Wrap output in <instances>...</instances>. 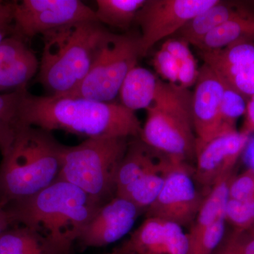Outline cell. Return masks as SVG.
<instances>
[{
    "instance_id": "22",
    "label": "cell",
    "mask_w": 254,
    "mask_h": 254,
    "mask_svg": "<svg viewBox=\"0 0 254 254\" xmlns=\"http://www.w3.org/2000/svg\"><path fill=\"white\" fill-rule=\"evenodd\" d=\"M181 163L187 162L175 159L173 163L165 168L144 174L119 191L116 196L129 200L136 205L142 213H145L158 197L169 174Z\"/></svg>"
},
{
    "instance_id": "10",
    "label": "cell",
    "mask_w": 254,
    "mask_h": 254,
    "mask_svg": "<svg viewBox=\"0 0 254 254\" xmlns=\"http://www.w3.org/2000/svg\"><path fill=\"white\" fill-rule=\"evenodd\" d=\"M190 163L177 165L169 174L156 199L145 212L146 218H156L190 227L194 222L205 195L197 190Z\"/></svg>"
},
{
    "instance_id": "39",
    "label": "cell",
    "mask_w": 254,
    "mask_h": 254,
    "mask_svg": "<svg viewBox=\"0 0 254 254\" xmlns=\"http://www.w3.org/2000/svg\"><path fill=\"white\" fill-rule=\"evenodd\" d=\"M14 34V26H0V43L6 37Z\"/></svg>"
},
{
    "instance_id": "31",
    "label": "cell",
    "mask_w": 254,
    "mask_h": 254,
    "mask_svg": "<svg viewBox=\"0 0 254 254\" xmlns=\"http://www.w3.org/2000/svg\"><path fill=\"white\" fill-rule=\"evenodd\" d=\"M156 72L168 83L179 85L178 64L173 55L161 46L153 59Z\"/></svg>"
},
{
    "instance_id": "26",
    "label": "cell",
    "mask_w": 254,
    "mask_h": 254,
    "mask_svg": "<svg viewBox=\"0 0 254 254\" xmlns=\"http://www.w3.org/2000/svg\"><path fill=\"white\" fill-rule=\"evenodd\" d=\"M162 47L176 60L179 67V86L189 89L195 85L199 75V68L190 51V44L177 37L168 38L164 42Z\"/></svg>"
},
{
    "instance_id": "37",
    "label": "cell",
    "mask_w": 254,
    "mask_h": 254,
    "mask_svg": "<svg viewBox=\"0 0 254 254\" xmlns=\"http://www.w3.org/2000/svg\"><path fill=\"white\" fill-rule=\"evenodd\" d=\"M10 225H11V223H10L7 214L5 211L4 208L0 205V236L8 228H9Z\"/></svg>"
},
{
    "instance_id": "12",
    "label": "cell",
    "mask_w": 254,
    "mask_h": 254,
    "mask_svg": "<svg viewBox=\"0 0 254 254\" xmlns=\"http://www.w3.org/2000/svg\"><path fill=\"white\" fill-rule=\"evenodd\" d=\"M250 136L236 131L214 138L196 150L194 180L210 191L217 183L235 172Z\"/></svg>"
},
{
    "instance_id": "23",
    "label": "cell",
    "mask_w": 254,
    "mask_h": 254,
    "mask_svg": "<svg viewBox=\"0 0 254 254\" xmlns=\"http://www.w3.org/2000/svg\"><path fill=\"white\" fill-rule=\"evenodd\" d=\"M147 0H97V21L114 28L127 30L134 22Z\"/></svg>"
},
{
    "instance_id": "35",
    "label": "cell",
    "mask_w": 254,
    "mask_h": 254,
    "mask_svg": "<svg viewBox=\"0 0 254 254\" xmlns=\"http://www.w3.org/2000/svg\"><path fill=\"white\" fill-rule=\"evenodd\" d=\"M14 2L0 1V26H13Z\"/></svg>"
},
{
    "instance_id": "40",
    "label": "cell",
    "mask_w": 254,
    "mask_h": 254,
    "mask_svg": "<svg viewBox=\"0 0 254 254\" xmlns=\"http://www.w3.org/2000/svg\"><path fill=\"white\" fill-rule=\"evenodd\" d=\"M227 242L230 246L231 248L232 254H239L238 250H237L236 245H235V240H234L233 237H232V234L227 238Z\"/></svg>"
},
{
    "instance_id": "33",
    "label": "cell",
    "mask_w": 254,
    "mask_h": 254,
    "mask_svg": "<svg viewBox=\"0 0 254 254\" xmlns=\"http://www.w3.org/2000/svg\"><path fill=\"white\" fill-rule=\"evenodd\" d=\"M240 254H254V238L247 232L235 230L232 233Z\"/></svg>"
},
{
    "instance_id": "19",
    "label": "cell",
    "mask_w": 254,
    "mask_h": 254,
    "mask_svg": "<svg viewBox=\"0 0 254 254\" xmlns=\"http://www.w3.org/2000/svg\"><path fill=\"white\" fill-rule=\"evenodd\" d=\"M159 78L147 68L135 66L124 80L119 95L127 109L146 110L153 103Z\"/></svg>"
},
{
    "instance_id": "30",
    "label": "cell",
    "mask_w": 254,
    "mask_h": 254,
    "mask_svg": "<svg viewBox=\"0 0 254 254\" xmlns=\"http://www.w3.org/2000/svg\"><path fill=\"white\" fill-rule=\"evenodd\" d=\"M229 198L240 201L254 200V170L248 168L235 175L229 187Z\"/></svg>"
},
{
    "instance_id": "16",
    "label": "cell",
    "mask_w": 254,
    "mask_h": 254,
    "mask_svg": "<svg viewBox=\"0 0 254 254\" xmlns=\"http://www.w3.org/2000/svg\"><path fill=\"white\" fill-rule=\"evenodd\" d=\"M176 158L151 148L140 137L133 138L119 168L116 194L142 175L165 168Z\"/></svg>"
},
{
    "instance_id": "17",
    "label": "cell",
    "mask_w": 254,
    "mask_h": 254,
    "mask_svg": "<svg viewBox=\"0 0 254 254\" xmlns=\"http://www.w3.org/2000/svg\"><path fill=\"white\" fill-rule=\"evenodd\" d=\"M248 11L245 7L219 1L189 21L177 32L178 38L195 46L202 38L222 23Z\"/></svg>"
},
{
    "instance_id": "5",
    "label": "cell",
    "mask_w": 254,
    "mask_h": 254,
    "mask_svg": "<svg viewBox=\"0 0 254 254\" xmlns=\"http://www.w3.org/2000/svg\"><path fill=\"white\" fill-rule=\"evenodd\" d=\"M193 93L159 78L153 103L140 138L161 153L187 163L196 158V137L192 116Z\"/></svg>"
},
{
    "instance_id": "29",
    "label": "cell",
    "mask_w": 254,
    "mask_h": 254,
    "mask_svg": "<svg viewBox=\"0 0 254 254\" xmlns=\"http://www.w3.org/2000/svg\"><path fill=\"white\" fill-rule=\"evenodd\" d=\"M225 220L235 227V230L247 231L254 224V200L240 201L229 198Z\"/></svg>"
},
{
    "instance_id": "18",
    "label": "cell",
    "mask_w": 254,
    "mask_h": 254,
    "mask_svg": "<svg viewBox=\"0 0 254 254\" xmlns=\"http://www.w3.org/2000/svg\"><path fill=\"white\" fill-rule=\"evenodd\" d=\"M200 56L205 64L227 81L254 63V41L239 42L222 49L200 52Z\"/></svg>"
},
{
    "instance_id": "28",
    "label": "cell",
    "mask_w": 254,
    "mask_h": 254,
    "mask_svg": "<svg viewBox=\"0 0 254 254\" xmlns=\"http://www.w3.org/2000/svg\"><path fill=\"white\" fill-rule=\"evenodd\" d=\"M225 218L220 219L193 242L190 244L188 254H213L224 240Z\"/></svg>"
},
{
    "instance_id": "20",
    "label": "cell",
    "mask_w": 254,
    "mask_h": 254,
    "mask_svg": "<svg viewBox=\"0 0 254 254\" xmlns=\"http://www.w3.org/2000/svg\"><path fill=\"white\" fill-rule=\"evenodd\" d=\"M248 41H254V13L250 10L215 28L195 47L200 52H209Z\"/></svg>"
},
{
    "instance_id": "27",
    "label": "cell",
    "mask_w": 254,
    "mask_h": 254,
    "mask_svg": "<svg viewBox=\"0 0 254 254\" xmlns=\"http://www.w3.org/2000/svg\"><path fill=\"white\" fill-rule=\"evenodd\" d=\"M247 101L248 100L243 95L225 81V88L220 104V116L222 125L228 133L237 131L236 123L240 117L245 115Z\"/></svg>"
},
{
    "instance_id": "2",
    "label": "cell",
    "mask_w": 254,
    "mask_h": 254,
    "mask_svg": "<svg viewBox=\"0 0 254 254\" xmlns=\"http://www.w3.org/2000/svg\"><path fill=\"white\" fill-rule=\"evenodd\" d=\"M102 205L81 189L57 180L36 194L4 207L10 223L36 232L55 254H68Z\"/></svg>"
},
{
    "instance_id": "7",
    "label": "cell",
    "mask_w": 254,
    "mask_h": 254,
    "mask_svg": "<svg viewBox=\"0 0 254 254\" xmlns=\"http://www.w3.org/2000/svg\"><path fill=\"white\" fill-rule=\"evenodd\" d=\"M139 37L132 33L115 34L108 32L86 77L76 89L64 96L104 103L115 99L127 75L141 58Z\"/></svg>"
},
{
    "instance_id": "8",
    "label": "cell",
    "mask_w": 254,
    "mask_h": 254,
    "mask_svg": "<svg viewBox=\"0 0 254 254\" xmlns=\"http://www.w3.org/2000/svg\"><path fill=\"white\" fill-rule=\"evenodd\" d=\"M88 21H97L95 10L80 0L14 1V34L25 41L66 25Z\"/></svg>"
},
{
    "instance_id": "41",
    "label": "cell",
    "mask_w": 254,
    "mask_h": 254,
    "mask_svg": "<svg viewBox=\"0 0 254 254\" xmlns=\"http://www.w3.org/2000/svg\"><path fill=\"white\" fill-rule=\"evenodd\" d=\"M105 254H133L129 253V252H126V251L123 250V249H120V250L115 251V252H112V253Z\"/></svg>"
},
{
    "instance_id": "24",
    "label": "cell",
    "mask_w": 254,
    "mask_h": 254,
    "mask_svg": "<svg viewBox=\"0 0 254 254\" xmlns=\"http://www.w3.org/2000/svg\"><path fill=\"white\" fill-rule=\"evenodd\" d=\"M0 254H55L48 243L27 227L8 228L0 236Z\"/></svg>"
},
{
    "instance_id": "4",
    "label": "cell",
    "mask_w": 254,
    "mask_h": 254,
    "mask_svg": "<svg viewBox=\"0 0 254 254\" xmlns=\"http://www.w3.org/2000/svg\"><path fill=\"white\" fill-rule=\"evenodd\" d=\"M63 145L51 132L22 126L0 163V205L36 194L58 180Z\"/></svg>"
},
{
    "instance_id": "3",
    "label": "cell",
    "mask_w": 254,
    "mask_h": 254,
    "mask_svg": "<svg viewBox=\"0 0 254 254\" xmlns=\"http://www.w3.org/2000/svg\"><path fill=\"white\" fill-rule=\"evenodd\" d=\"M108 30L97 21L66 25L42 35L36 80L52 96H64L86 77Z\"/></svg>"
},
{
    "instance_id": "32",
    "label": "cell",
    "mask_w": 254,
    "mask_h": 254,
    "mask_svg": "<svg viewBox=\"0 0 254 254\" xmlns=\"http://www.w3.org/2000/svg\"><path fill=\"white\" fill-rule=\"evenodd\" d=\"M225 81L248 100L254 95V63Z\"/></svg>"
},
{
    "instance_id": "34",
    "label": "cell",
    "mask_w": 254,
    "mask_h": 254,
    "mask_svg": "<svg viewBox=\"0 0 254 254\" xmlns=\"http://www.w3.org/2000/svg\"><path fill=\"white\" fill-rule=\"evenodd\" d=\"M245 115V121L240 131L250 136L254 133V95L250 97L247 101V110Z\"/></svg>"
},
{
    "instance_id": "1",
    "label": "cell",
    "mask_w": 254,
    "mask_h": 254,
    "mask_svg": "<svg viewBox=\"0 0 254 254\" xmlns=\"http://www.w3.org/2000/svg\"><path fill=\"white\" fill-rule=\"evenodd\" d=\"M22 126L93 138H138L141 122L122 104L68 96H38L26 90L19 107Z\"/></svg>"
},
{
    "instance_id": "36",
    "label": "cell",
    "mask_w": 254,
    "mask_h": 254,
    "mask_svg": "<svg viewBox=\"0 0 254 254\" xmlns=\"http://www.w3.org/2000/svg\"><path fill=\"white\" fill-rule=\"evenodd\" d=\"M244 153H245L246 163L248 165L249 168L254 170V140H250Z\"/></svg>"
},
{
    "instance_id": "11",
    "label": "cell",
    "mask_w": 254,
    "mask_h": 254,
    "mask_svg": "<svg viewBox=\"0 0 254 254\" xmlns=\"http://www.w3.org/2000/svg\"><path fill=\"white\" fill-rule=\"evenodd\" d=\"M224 88L223 78L204 64L199 68L192 98L196 150L214 138L229 133L222 125L220 116Z\"/></svg>"
},
{
    "instance_id": "38",
    "label": "cell",
    "mask_w": 254,
    "mask_h": 254,
    "mask_svg": "<svg viewBox=\"0 0 254 254\" xmlns=\"http://www.w3.org/2000/svg\"><path fill=\"white\" fill-rule=\"evenodd\" d=\"M222 242L223 244H220L213 254H232L231 248L227 240H223Z\"/></svg>"
},
{
    "instance_id": "9",
    "label": "cell",
    "mask_w": 254,
    "mask_h": 254,
    "mask_svg": "<svg viewBox=\"0 0 254 254\" xmlns=\"http://www.w3.org/2000/svg\"><path fill=\"white\" fill-rule=\"evenodd\" d=\"M220 0H147L134 22L140 26L141 57L157 43L177 33L196 15L216 4Z\"/></svg>"
},
{
    "instance_id": "21",
    "label": "cell",
    "mask_w": 254,
    "mask_h": 254,
    "mask_svg": "<svg viewBox=\"0 0 254 254\" xmlns=\"http://www.w3.org/2000/svg\"><path fill=\"white\" fill-rule=\"evenodd\" d=\"M235 175L234 172L225 177L205 195L198 215L187 233L189 245L215 222L220 219L225 218V209L229 200V187Z\"/></svg>"
},
{
    "instance_id": "14",
    "label": "cell",
    "mask_w": 254,
    "mask_h": 254,
    "mask_svg": "<svg viewBox=\"0 0 254 254\" xmlns=\"http://www.w3.org/2000/svg\"><path fill=\"white\" fill-rule=\"evenodd\" d=\"M183 227L156 218H146L121 249L133 254H188Z\"/></svg>"
},
{
    "instance_id": "13",
    "label": "cell",
    "mask_w": 254,
    "mask_h": 254,
    "mask_svg": "<svg viewBox=\"0 0 254 254\" xmlns=\"http://www.w3.org/2000/svg\"><path fill=\"white\" fill-rule=\"evenodd\" d=\"M142 213L132 202L115 196L98 209L78 241L86 247L111 245L129 233Z\"/></svg>"
},
{
    "instance_id": "42",
    "label": "cell",
    "mask_w": 254,
    "mask_h": 254,
    "mask_svg": "<svg viewBox=\"0 0 254 254\" xmlns=\"http://www.w3.org/2000/svg\"><path fill=\"white\" fill-rule=\"evenodd\" d=\"M246 232H247V233L250 235V236H252L254 238V224L253 225H252V227H250V229H249L248 230H247V231Z\"/></svg>"
},
{
    "instance_id": "25",
    "label": "cell",
    "mask_w": 254,
    "mask_h": 254,
    "mask_svg": "<svg viewBox=\"0 0 254 254\" xmlns=\"http://www.w3.org/2000/svg\"><path fill=\"white\" fill-rule=\"evenodd\" d=\"M26 88L0 94V153L4 154L22 125L20 123L19 107Z\"/></svg>"
},
{
    "instance_id": "6",
    "label": "cell",
    "mask_w": 254,
    "mask_h": 254,
    "mask_svg": "<svg viewBox=\"0 0 254 254\" xmlns=\"http://www.w3.org/2000/svg\"><path fill=\"white\" fill-rule=\"evenodd\" d=\"M130 138H86L74 146L63 145L58 180L81 189L100 205L116 196L117 177Z\"/></svg>"
},
{
    "instance_id": "15",
    "label": "cell",
    "mask_w": 254,
    "mask_h": 254,
    "mask_svg": "<svg viewBox=\"0 0 254 254\" xmlns=\"http://www.w3.org/2000/svg\"><path fill=\"white\" fill-rule=\"evenodd\" d=\"M38 67L36 55L23 38L13 34L0 43V91L26 86Z\"/></svg>"
}]
</instances>
